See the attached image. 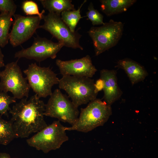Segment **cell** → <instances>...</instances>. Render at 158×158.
Listing matches in <instances>:
<instances>
[{
  "label": "cell",
  "mask_w": 158,
  "mask_h": 158,
  "mask_svg": "<svg viewBox=\"0 0 158 158\" xmlns=\"http://www.w3.org/2000/svg\"><path fill=\"white\" fill-rule=\"evenodd\" d=\"M23 98L11 108V122L16 138H28L48 125L44 120L45 105L35 94L28 99Z\"/></svg>",
  "instance_id": "1"
},
{
  "label": "cell",
  "mask_w": 158,
  "mask_h": 158,
  "mask_svg": "<svg viewBox=\"0 0 158 158\" xmlns=\"http://www.w3.org/2000/svg\"><path fill=\"white\" fill-rule=\"evenodd\" d=\"M23 72L30 88L40 98L50 96L53 86L59 83L57 74L49 67H42L32 63Z\"/></svg>",
  "instance_id": "6"
},
{
  "label": "cell",
  "mask_w": 158,
  "mask_h": 158,
  "mask_svg": "<svg viewBox=\"0 0 158 158\" xmlns=\"http://www.w3.org/2000/svg\"><path fill=\"white\" fill-rule=\"evenodd\" d=\"M9 40L13 47L21 45L30 39L39 28L42 19L38 16H25L15 14Z\"/></svg>",
  "instance_id": "11"
},
{
  "label": "cell",
  "mask_w": 158,
  "mask_h": 158,
  "mask_svg": "<svg viewBox=\"0 0 158 158\" xmlns=\"http://www.w3.org/2000/svg\"><path fill=\"white\" fill-rule=\"evenodd\" d=\"M66 131V127L60 121H55L27 139L26 142L30 146L47 153L59 149L63 143L68 140Z\"/></svg>",
  "instance_id": "4"
},
{
  "label": "cell",
  "mask_w": 158,
  "mask_h": 158,
  "mask_svg": "<svg viewBox=\"0 0 158 158\" xmlns=\"http://www.w3.org/2000/svg\"><path fill=\"white\" fill-rule=\"evenodd\" d=\"M39 1L49 12L61 15L63 11L75 9L71 0H40Z\"/></svg>",
  "instance_id": "16"
},
{
  "label": "cell",
  "mask_w": 158,
  "mask_h": 158,
  "mask_svg": "<svg viewBox=\"0 0 158 158\" xmlns=\"http://www.w3.org/2000/svg\"><path fill=\"white\" fill-rule=\"evenodd\" d=\"M56 64L62 76L92 77L97 71L89 55L79 59L63 61L57 59Z\"/></svg>",
  "instance_id": "12"
},
{
  "label": "cell",
  "mask_w": 158,
  "mask_h": 158,
  "mask_svg": "<svg viewBox=\"0 0 158 158\" xmlns=\"http://www.w3.org/2000/svg\"><path fill=\"white\" fill-rule=\"evenodd\" d=\"M101 9L108 16L126 11L136 0H101Z\"/></svg>",
  "instance_id": "15"
},
{
  "label": "cell",
  "mask_w": 158,
  "mask_h": 158,
  "mask_svg": "<svg viewBox=\"0 0 158 158\" xmlns=\"http://www.w3.org/2000/svg\"><path fill=\"white\" fill-rule=\"evenodd\" d=\"M93 25H103L104 16L99 11L95 8L93 4L90 2L88 6V11L85 16Z\"/></svg>",
  "instance_id": "20"
},
{
  "label": "cell",
  "mask_w": 158,
  "mask_h": 158,
  "mask_svg": "<svg viewBox=\"0 0 158 158\" xmlns=\"http://www.w3.org/2000/svg\"><path fill=\"white\" fill-rule=\"evenodd\" d=\"M112 114L111 106L96 98L90 102L86 107L81 109L80 113L74 124L66 127V130L87 133L102 126Z\"/></svg>",
  "instance_id": "2"
},
{
  "label": "cell",
  "mask_w": 158,
  "mask_h": 158,
  "mask_svg": "<svg viewBox=\"0 0 158 158\" xmlns=\"http://www.w3.org/2000/svg\"><path fill=\"white\" fill-rule=\"evenodd\" d=\"M12 16L7 13L0 14V47H4L9 40V30L13 23Z\"/></svg>",
  "instance_id": "17"
},
{
  "label": "cell",
  "mask_w": 158,
  "mask_h": 158,
  "mask_svg": "<svg viewBox=\"0 0 158 158\" xmlns=\"http://www.w3.org/2000/svg\"><path fill=\"white\" fill-rule=\"evenodd\" d=\"M0 72H1V71H0Z\"/></svg>",
  "instance_id": "27"
},
{
  "label": "cell",
  "mask_w": 158,
  "mask_h": 158,
  "mask_svg": "<svg viewBox=\"0 0 158 158\" xmlns=\"http://www.w3.org/2000/svg\"><path fill=\"white\" fill-rule=\"evenodd\" d=\"M15 138L16 136L10 121L0 116V145H7Z\"/></svg>",
  "instance_id": "19"
},
{
  "label": "cell",
  "mask_w": 158,
  "mask_h": 158,
  "mask_svg": "<svg viewBox=\"0 0 158 158\" xmlns=\"http://www.w3.org/2000/svg\"><path fill=\"white\" fill-rule=\"evenodd\" d=\"M16 99L9 95L7 93L0 91V115L8 116L10 109V105L16 103Z\"/></svg>",
  "instance_id": "21"
},
{
  "label": "cell",
  "mask_w": 158,
  "mask_h": 158,
  "mask_svg": "<svg viewBox=\"0 0 158 158\" xmlns=\"http://www.w3.org/2000/svg\"><path fill=\"white\" fill-rule=\"evenodd\" d=\"M124 25L120 21L110 20L100 27H92L87 32L91 38L96 56L115 46L121 38Z\"/></svg>",
  "instance_id": "5"
},
{
  "label": "cell",
  "mask_w": 158,
  "mask_h": 158,
  "mask_svg": "<svg viewBox=\"0 0 158 158\" xmlns=\"http://www.w3.org/2000/svg\"><path fill=\"white\" fill-rule=\"evenodd\" d=\"M17 6L12 0H0V11L1 13H7L13 16L15 15Z\"/></svg>",
  "instance_id": "23"
},
{
  "label": "cell",
  "mask_w": 158,
  "mask_h": 158,
  "mask_svg": "<svg viewBox=\"0 0 158 158\" xmlns=\"http://www.w3.org/2000/svg\"><path fill=\"white\" fill-rule=\"evenodd\" d=\"M115 67L122 69L125 71L132 85L143 80L148 75L144 66L129 58L119 60Z\"/></svg>",
  "instance_id": "14"
},
{
  "label": "cell",
  "mask_w": 158,
  "mask_h": 158,
  "mask_svg": "<svg viewBox=\"0 0 158 158\" xmlns=\"http://www.w3.org/2000/svg\"><path fill=\"white\" fill-rule=\"evenodd\" d=\"M95 83V86L96 89L98 92L103 90L104 86V83L103 80L99 78L98 80Z\"/></svg>",
  "instance_id": "24"
},
{
  "label": "cell",
  "mask_w": 158,
  "mask_h": 158,
  "mask_svg": "<svg viewBox=\"0 0 158 158\" xmlns=\"http://www.w3.org/2000/svg\"><path fill=\"white\" fill-rule=\"evenodd\" d=\"M116 74V71L114 70L103 69L100 71V78L104 83V101L110 106L118 100L123 93L118 84Z\"/></svg>",
  "instance_id": "13"
},
{
  "label": "cell",
  "mask_w": 158,
  "mask_h": 158,
  "mask_svg": "<svg viewBox=\"0 0 158 158\" xmlns=\"http://www.w3.org/2000/svg\"><path fill=\"white\" fill-rule=\"evenodd\" d=\"M78 107L60 90L55 89L45 105V116L56 118L71 126L77 121L79 112Z\"/></svg>",
  "instance_id": "7"
},
{
  "label": "cell",
  "mask_w": 158,
  "mask_h": 158,
  "mask_svg": "<svg viewBox=\"0 0 158 158\" xmlns=\"http://www.w3.org/2000/svg\"><path fill=\"white\" fill-rule=\"evenodd\" d=\"M86 1V0H84L77 10L64 11L61 14L62 20L73 32L75 31L77 25L82 18L80 10Z\"/></svg>",
  "instance_id": "18"
},
{
  "label": "cell",
  "mask_w": 158,
  "mask_h": 158,
  "mask_svg": "<svg viewBox=\"0 0 158 158\" xmlns=\"http://www.w3.org/2000/svg\"><path fill=\"white\" fill-rule=\"evenodd\" d=\"M58 84L59 89L66 91L78 107L96 99L99 92L94 80L85 77L63 76Z\"/></svg>",
  "instance_id": "3"
},
{
  "label": "cell",
  "mask_w": 158,
  "mask_h": 158,
  "mask_svg": "<svg viewBox=\"0 0 158 158\" xmlns=\"http://www.w3.org/2000/svg\"><path fill=\"white\" fill-rule=\"evenodd\" d=\"M0 158H11L10 155L6 153H0Z\"/></svg>",
  "instance_id": "26"
},
{
  "label": "cell",
  "mask_w": 158,
  "mask_h": 158,
  "mask_svg": "<svg viewBox=\"0 0 158 158\" xmlns=\"http://www.w3.org/2000/svg\"><path fill=\"white\" fill-rule=\"evenodd\" d=\"M44 23L39 28L49 32L58 42H61L64 46L74 49L83 50L80 40L82 35L78 32L80 28L75 32H72L62 20L61 15L49 12L44 15Z\"/></svg>",
  "instance_id": "8"
},
{
  "label": "cell",
  "mask_w": 158,
  "mask_h": 158,
  "mask_svg": "<svg viewBox=\"0 0 158 158\" xmlns=\"http://www.w3.org/2000/svg\"><path fill=\"white\" fill-rule=\"evenodd\" d=\"M22 8L26 15L28 16L37 15L43 19L45 11L43 10L41 12H40L37 4L34 1L32 0L24 1L22 5Z\"/></svg>",
  "instance_id": "22"
},
{
  "label": "cell",
  "mask_w": 158,
  "mask_h": 158,
  "mask_svg": "<svg viewBox=\"0 0 158 158\" xmlns=\"http://www.w3.org/2000/svg\"><path fill=\"white\" fill-rule=\"evenodd\" d=\"M64 46L62 43L55 42L45 38H35L32 45L16 52L14 57L18 59L24 58L40 62L48 58L54 59Z\"/></svg>",
  "instance_id": "10"
},
{
  "label": "cell",
  "mask_w": 158,
  "mask_h": 158,
  "mask_svg": "<svg viewBox=\"0 0 158 158\" xmlns=\"http://www.w3.org/2000/svg\"><path fill=\"white\" fill-rule=\"evenodd\" d=\"M0 91L11 92L16 99L28 98L30 87L23 75L18 60L7 63L0 72Z\"/></svg>",
  "instance_id": "9"
},
{
  "label": "cell",
  "mask_w": 158,
  "mask_h": 158,
  "mask_svg": "<svg viewBox=\"0 0 158 158\" xmlns=\"http://www.w3.org/2000/svg\"><path fill=\"white\" fill-rule=\"evenodd\" d=\"M4 57V55L2 53L1 49L0 48V68L5 66Z\"/></svg>",
  "instance_id": "25"
}]
</instances>
